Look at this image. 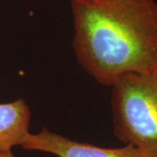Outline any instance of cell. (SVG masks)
Listing matches in <instances>:
<instances>
[{
  "instance_id": "6da1fadb",
  "label": "cell",
  "mask_w": 157,
  "mask_h": 157,
  "mask_svg": "<svg viewBox=\"0 0 157 157\" xmlns=\"http://www.w3.org/2000/svg\"><path fill=\"white\" fill-rule=\"evenodd\" d=\"M73 49L99 84L157 62V0H69Z\"/></svg>"
},
{
  "instance_id": "7a4b0ae2",
  "label": "cell",
  "mask_w": 157,
  "mask_h": 157,
  "mask_svg": "<svg viewBox=\"0 0 157 157\" xmlns=\"http://www.w3.org/2000/svg\"><path fill=\"white\" fill-rule=\"evenodd\" d=\"M113 134L144 157H157V62L120 76L110 86Z\"/></svg>"
},
{
  "instance_id": "3957f363",
  "label": "cell",
  "mask_w": 157,
  "mask_h": 157,
  "mask_svg": "<svg viewBox=\"0 0 157 157\" xmlns=\"http://www.w3.org/2000/svg\"><path fill=\"white\" fill-rule=\"evenodd\" d=\"M21 147L26 150L49 153L56 157H144L131 144L116 148L101 147L75 141L45 128L37 134L29 133Z\"/></svg>"
},
{
  "instance_id": "277c9868",
  "label": "cell",
  "mask_w": 157,
  "mask_h": 157,
  "mask_svg": "<svg viewBox=\"0 0 157 157\" xmlns=\"http://www.w3.org/2000/svg\"><path fill=\"white\" fill-rule=\"evenodd\" d=\"M31 109L23 99L0 104V151L22 146L30 131Z\"/></svg>"
},
{
  "instance_id": "5b68a950",
  "label": "cell",
  "mask_w": 157,
  "mask_h": 157,
  "mask_svg": "<svg viewBox=\"0 0 157 157\" xmlns=\"http://www.w3.org/2000/svg\"><path fill=\"white\" fill-rule=\"evenodd\" d=\"M0 157H16L11 150H6V151H0Z\"/></svg>"
}]
</instances>
